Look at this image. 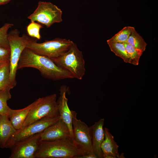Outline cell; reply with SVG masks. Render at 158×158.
Masks as SVG:
<instances>
[{
    "label": "cell",
    "instance_id": "cell-18",
    "mask_svg": "<svg viewBox=\"0 0 158 158\" xmlns=\"http://www.w3.org/2000/svg\"><path fill=\"white\" fill-rule=\"evenodd\" d=\"M10 61L0 65V90L10 87Z\"/></svg>",
    "mask_w": 158,
    "mask_h": 158
},
{
    "label": "cell",
    "instance_id": "cell-14",
    "mask_svg": "<svg viewBox=\"0 0 158 158\" xmlns=\"http://www.w3.org/2000/svg\"><path fill=\"white\" fill-rule=\"evenodd\" d=\"M104 139L101 145L103 155H110L114 158H123V154L119 155L118 150L119 146L114 140L113 136L107 128H104Z\"/></svg>",
    "mask_w": 158,
    "mask_h": 158
},
{
    "label": "cell",
    "instance_id": "cell-5",
    "mask_svg": "<svg viewBox=\"0 0 158 158\" xmlns=\"http://www.w3.org/2000/svg\"><path fill=\"white\" fill-rule=\"evenodd\" d=\"M56 97V95L53 94L39 98L37 103L30 109L20 129L44 118L59 116Z\"/></svg>",
    "mask_w": 158,
    "mask_h": 158
},
{
    "label": "cell",
    "instance_id": "cell-21",
    "mask_svg": "<svg viewBox=\"0 0 158 158\" xmlns=\"http://www.w3.org/2000/svg\"><path fill=\"white\" fill-rule=\"evenodd\" d=\"M130 58L129 63L138 65L140 59L143 53L141 50L133 47L126 42H123Z\"/></svg>",
    "mask_w": 158,
    "mask_h": 158
},
{
    "label": "cell",
    "instance_id": "cell-13",
    "mask_svg": "<svg viewBox=\"0 0 158 158\" xmlns=\"http://www.w3.org/2000/svg\"><path fill=\"white\" fill-rule=\"evenodd\" d=\"M67 91L66 86H62L60 89V96L57 102L58 105L59 112L60 118L68 126L71 136L73 138V126L72 116L71 110L68 104V99L66 97Z\"/></svg>",
    "mask_w": 158,
    "mask_h": 158
},
{
    "label": "cell",
    "instance_id": "cell-16",
    "mask_svg": "<svg viewBox=\"0 0 158 158\" xmlns=\"http://www.w3.org/2000/svg\"><path fill=\"white\" fill-rule=\"evenodd\" d=\"M16 130L8 117L0 115V148H5L7 141Z\"/></svg>",
    "mask_w": 158,
    "mask_h": 158
},
{
    "label": "cell",
    "instance_id": "cell-25",
    "mask_svg": "<svg viewBox=\"0 0 158 158\" xmlns=\"http://www.w3.org/2000/svg\"><path fill=\"white\" fill-rule=\"evenodd\" d=\"M10 50L0 47V65L10 61Z\"/></svg>",
    "mask_w": 158,
    "mask_h": 158
},
{
    "label": "cell",
    "instance_id": "cell-11",
    "mask_svg": "<svg viewBox=\"0 0 158 158\" xmlns=\"http://www.w3.org/2000/svg\"><path fill=\"white\" fill-rule=\"evenodd\" d=\"M69 137L71 138L69 128L60 118L41 133L40 139V141H49Z\"/></svg>",
    "mask_w": 158,
    "mask_h": 158
},
{
    "label": "cell",
    "instance_id": "cell-10",
    "mask_svg": "<svg viewBox=\"0 0 158 158\" xmlns=\"http://www.w3.org/2000/svg\"><path fill=\"white\" fill-rule=\"evenodd\" d=\"M41 132L37 133L14 144L10 148V158H35L40 142Z\"/></svg>",
    "mask_w": 158,
    "mask_h": 158
},
{
    "label": "cell",
    "instance_id": "cell-4",
    "mask_svg": "<svg viewBox=\"0 0 158 158\" xmlns=\"http://www.w3.org/2000/svg\"><path fill=\"white\" fill-rule=\"evenodd\" d=\"M20 32L16 29L11 31L8 35L10 50V82L12 89L16 84L17 67L22 52L29 43L35 40L25 34L20 36Z\"/></svg>",
    "mask_w": 158,
    "mask_h": 158
},
{
    "label": "cell",
    "instance_id": "cell-26",
    "mask_svg": "<svg viewBox=\"0 0 158 158\" xmlns=\"http://www.w3.org/2000/svg\"><path fill=\"white\" fill-rule=\"evenodd\" d=\"M75 158H98L94 153L86 154L83 155L78 156Z\"/></svg>",
    "mask_w": 158,
    "mask_h": 158
},
{
    "label": "cell",
    "instance_id": "cell-6",
    "mask_svg": "<svg viewBox=\"0 0 158 158\" xmlns=\"http://www.w3.org/2000/svg\"><path fill=\"white\" fill-rule=\"evenodd\" d=\"M73 43L70 40L56 38L38 43L35 40L29 43L26 47L36 53L50 58L57 57L66 52Z\"/></svg>",
    "mask_w": 158,
    "mask_h": 158
},
{
    "label": "cell",
    "instance_id": "cell-2",
    "mask_svg": "<svg viewBox=\"0 0 158 158\" xmlns=\"http://www.w3.org/2000/svg\"><path fill=\"white\" fill-rule=\"evenodd\" d=\"M84 154L69 137L40 141L35 158H75Z\"/></svg>",
    "mask_w": 158,
    "mask_h": 158
},
{
    "label": "cell",
    "instance_id": "cell-7",
    "mask_svg": "<svg viewBox=\"0 0 158 158\" xmlns=\"http://www.w3.org/2000/svg\"><path fill=\"white\" fill-rule=\"evenodd\" d=\"M62 14L61 10L51 2L40 1L37 8L28 18L49 28L54 23L62 21Z\"/></svg>",
    "mask_w": 158,
    "mask_h": 158
},
{
    "label": "cell",
    "instance_id": "cell-3",
    "mask_svg": "<svg viewBox=\"0 0 158 158\" xmlns=\"http://www.w3.org/2000/svg\"><path fill=\"white\" fill-rule=\"evenodd\" d=\"M50 59L69 72L74 78L81 80L85 74V61L82 52L73 42L66 52L57 57Z\"/></svg>",
    "mask_w": 158,
    "mask_h": 158
},
{
    "label": "cell",
    "instance_id": "cell-19",
    "mask_svg": "<svg viewBox=\"0 0 158 158\" xmlns=\"http://www.w3.org/2000/svg\"><path fill=\"white\" fill-rule=\"evenodd\" d=\"M11 89L8 87L0 90V115L8 117L11 108L7 105V101L11 98Z\"/></svg>",
    "mask_w": 158,
    "mask_h": 158
},
{
    "label": "cell",
    "instance_id": "cell-20",
    "mask_svg": "<svg viewBox=\"0 0 158 158\" xmlns=\"http://www.w3.org/2000/svg\"><path fill=\"white\" fill-rule=\"evenodd\" d=\"M126 42L135 49L141 50L143 52L145 51L147 45L142 37L137 33L135 29Z\"/></svg>",
    "mask_w": 158,
    "mask_h": 158
},
{
    "label": "cell",
    "instance_id": "cell-24",
    "mask_svg": "<svg viewBox=\"0 0 158 158\" xmlns=\"http://www.w3.org/2000/svg\"><path fill=\"white\" fill-rule=\"evenodd\" d=\"M42 28L43 26L41 24L35 22L31 21L27 27L26 30L29 36L40 40L41 37L40 33V30Z\"/></svg>",
    "mask_w": 158,
    "mask_h": 158
},
{
    "label": "cell",
    "instance_id": "cell-1",
    "mask_svg": "<svg viewBox=\"0 0 158 158\" xmlns=\"http://www.w3.org/2000/svg\"><path fill=\"white\" fill-rule=\"evenodd\" d=\"M26 67L36 68L44 78L55 81L74 78L69 72L59 66L50 58L25 47L21 54L17 69Z\"/></svg>",
    "mask_w": 158,
    "mask_h": 158
},
{
    "label": "cell",
    "instance_id": "cell-17",
    "mask_svg": "<svg viewBox=\"0 0 158 158\" xmlns=\"http://www.w3.org/2000/svg\"><path fill=\"white\" fill-rule=\"evenodd\" d=\"M107 42L111 51L116 56L122 58L126 63H129L130 58L123 43L107 40Z\"/></svg>",
    "mask_w": 158,
    "mask_h": 158
},
{
    "label": "cell",
    "instance_id": "cell-23",
    "mask_svg": "<svg viewBox=\"0 0 158 158\" xmlns=\"http://www.w3.org/2000/svg\"><path fill=\"white\" fill-rule=\"evenodd\" d=\"M13 24L6 23L0 28V47L8 49H10L8 40V31Z\"/></svg>",
    "mask_w": 158,
    "mask_h": 158
},
{
    "label": "cell",
    "instance_id": "cell-22",
    "mask_svg": "<svg viewBox=\"0 0 158 158\" xmlns=\"http://www.w3.org/2000/svg\"><path fill=\"white\" fill-rule=\"evenodd\" d=\"M135 29V28L133 27H125L108 40L121 43L126 42Z\"/></svg>",
    "mask_w": 158,
    "mask_h": 158
},
{
    "label": "cell",
    "instance_id": "cell-8",
    "mask_svg": "<svg viewBox=\"0 0 158 158\" xmlns=\"http://www.w3.org/2000/svg\"><path fill=\"white\" fill-rule=\"evenodd\" d=\"M71 112L73 141L84 154L93 153L89 127L84 122L77 119V113L75 111L71 110Z\"/></svg>",
    "mask_w": 158,
    "mask_h": 158
},
{
    "label": "cell",
    "instance_id": "cell-12",
    "mask_svg": "<svg viewBox=\"0 0 158 158\" xmlns=\"http://www.w3.org/2000/svg\"><path fill=\"white\" fill-rule=\"evenodd\" d=\"M104 118H101L89 127L93 152L98 158H103L101 145L104 139Z\"/></svg>",
    "mask_w": 158,
    "mask_h": 158
},
{
    "label": "cell",
    "instance_id": "cell-15",
    "mask_svg": "<svg viewBox=\"0 0 158 158\" xmlns=\"http://www.w3.org/2000/svg\"><path fill=\"white\" fill-rule=\"evenodd\" d=\"M38 99L25 108L18 110L10 109L8 116L13 126L16 130L20 129L31 108L38 102Z\"/></svg>",
    "mask_w": 158,
    "mask_h": 158
},
{
    "label": "cell",
    "instance_id": "cell-9",
    "mask_svg": "<svg viewBox=\"0 0 158 158\" xmlns=\"http://www.w3.org/2000/svg\"><path fill=\"white\" fill-rule=\"evenodd\" d=\"M60 118L59 115L54 117L44 118L23 128L16 130L15 133L7 141L5 148H10L17 142L42 132L56 122Z\"/></svg>",
    "mask_w": 158,
    "mask_h": 158
},
{
    "label": "cell",
    "instance_id": "cell-27",
    "mask_svg": "<svg viewBox=\"0 0 158 158\" xmlns=\"http://www.w3.org/2000/svg\"><path fill=\"white\" fill-rule=\"evenodd\" d=\"M12 0H0V6L7 4Z\"/></svg>",
    "mask_w": 158,
    "mask_h": 158
}]
</instances>
